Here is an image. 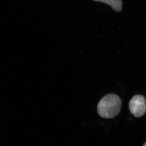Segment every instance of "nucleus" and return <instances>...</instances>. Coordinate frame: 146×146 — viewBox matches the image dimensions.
<instances>
[{
	"mask_svg": "<svg viewBox=\"0 0 146 146\" xmlns=\"http://www.w3.org/2000/svg\"><path fill=\"white\" fill-rule=\"evenodd\" d=\"M121 106L119 97L114 94L104 97L97 106L98 113L101 117L106 119L115 117L119 114Z\"/></svg>",
	"mask_w": 146,
	"mask_h": 146,
	"instance_id": "f257e3e1",
	"label": "nucleus"
},
{
	"mask_svg": "<svg viewBox=\"0 0 146 146\" xmlns=\"http://www.w3.org/2000/svg\"><path fill=\"white\" fill-rule=\"evenodd\" d=\"M146 100L142 95H136L129 102V107L131 114L136 117H140L145 113Z\"/></svg>",
	"mask_w": 146,
	"mask_h": 146,
	"instance_id": "f03ea898",
	"label": "nucleus"
},
{
	"mask_svg": "<svg viewBox=\"0 0 146 146\" xmlns=\"http://www.w3.org/2000/svg\"><path fill=\"white\" fill-rule=\"evenodd\" d=\"M94 1L100 2L107 4L117 12H120L122 9L121 0H93Z\"/></svg>",
	"mask_w": 146,
	"mask_h": 146,
	"instance_id": "7ed1b4c3",
	"label": "nucleus"
},
{
	"mask_svg": "<svg viewBox=\"0 0 146 146\" xmlns=\"http://www.w3.org/2000/svg\"><path fill=\"white\" fill-rule=\"evenodd\" d=\"M143 146H146V143L144 144Z\"/></svg>",
	"mask_w": 146,
	"mask_h": 146,
	"instance_id": "20e7f679",
	"label": "nucleus"
},
{
	"mask_svg": "<svg viewBox=\"0 0 146 146\" xmlns=\"http://www.w3.org/2000/svg\"></svg>",
	"mask_w": 146,
	"mask_h": 146,
	"instance_id": "39448f33",
	"label": "nucleus"
}]
</instances>
